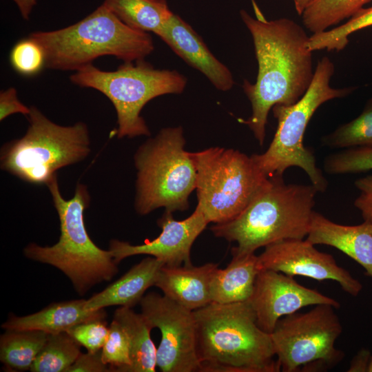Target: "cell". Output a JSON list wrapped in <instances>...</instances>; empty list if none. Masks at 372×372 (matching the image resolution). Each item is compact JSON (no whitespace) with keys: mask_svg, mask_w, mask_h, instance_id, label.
Wrapping results in <instances>:
<instances>
[{"mask_svg":"<svg viewBox=\"0 0 372 372\" xmlns=\"http://www.w3.org/2000/svg\"><path fill=\"white\" fill-rule=\"evenodd\" d=\"M240 17L251 33L258 65L256 82L243 81L251 114L241 122L262 145L272 107L296 103L310 86L315 72L312 51L307 46L309 37L305 30L290 19L253 18L243 10Z\"/></svg>","mask_w":372,"mask_h":372,"instance_id":"obj_1","label":"cell"},{"mask_svg":"<svg viewBox=\"0 0 372 372\" xmlns=\"http://www.w3.org/2000/svg\"><path fill=\"white\" fill-rule=\"evenodd\" d=\"M200 372H278L270 333L249 300L211 302L194 311Z\"/></svg>","mask_w":372,"mask_h":372,"instance_id":"obj_2","label":"cell"},{"mask_svg":"<svg viewBox=\"0 0 372 372\" xmlns=\"http://www.w3.org/2000/svg\"><path fill=\"white\" fill-rule=\"evenodd\" d=\"M318 190L311 185L288 184L282 176L267 185L232 220L210 227L214 235L237 245L231 255L254 254L260 247L307 237Z\"/></svg>","mask_w":372,"mask_h":372,"instance_id":"obj_3","label":"cell"},{"mask_svg":"<svg viewBox=\"0 0 372 372\" xmlns=\"http://www.w3.org/2000/svg\"><path fill=\"white\" fill-rule=\"evenodd\" d=\"M28 37L43 48L45 68L62 71L76 72L103 56L143 60L154 50L148 32L129 27L103 3L74 24Z\"/></svg>","mask_w":372,"mask_h":372,"instance_id":"obj_4","label":"cell"},{"mask_svg":"<svg viewBox=\"0 0 372 372\" xmlns=\"http://www.w3.org/2000/svg\"><path fill=\"white\" fill-rule=\"evenodd\" d=\"M45 185L59 216L60 237L52 246L30 242L24 247L23 254L61 271L77 293L83 296L94 285L111 280L118 273V264L111 251L99 247L87 234L84 221L91 200L87 187L77 183L74 196L66 200L61 193L57 174Z\"/></svg>","mask_w":372,"mask_h":372,"instance_id":"obj_5","label":"cell"},{"mask_svg":"<svg viewBox=\"0 0 372 372\" xmlns=\"http://www.w3.org/2000/svg\"><path fill=\"white\" fill-rule=\"evenodd\" d=\"M334 70L331 59L322 57L318 61L312 82L302 98L291 105L277 104L272 107L278 123L273 138L264 153L251 155L267 177L282 176L290 167H298L306 172L318 192L327 189V178L317 167L313 151L304 145L303 138L311 118L321 105L329 100L345 97L356 89L332 87L330 81Z\"/></svg>","mask_w":372,"mask_h":372,"instance_id":"obj_6","label":"cell"},{"mask_svg":"<svg viewBox=\"0 0 372 372\" xmlns=\"http://www.w3.org/2000/svg\"><path fill=\"white\" fill-rule=\"evenodd\" d=\"M26 118L25 134L1 148L2 170L30 184L46 185L58 170L90 155L91 141L86 123L59 125L33 105Z\"/></svg>","mask_w":372,"mask_h":372,"instance_id":"obj_7","label":"cell"},{"mask_svg":"<svg viewBox=\"0 0 372 372\" xmlns=\"http://www.w3.org/2000/svg\"><path fill=\"white\" fill-rule=\"evenodd\" d=\"M180 126L165 127L145 141L134 156L136 169L134 208L147 215L164 207L173 213L189 207L196 171Z\"/></svg>","mask_w":372,"mask_h":372,"instance_id":"obj_8","label":"cell"},{"mask_svg":"<svg viewBox=\"0 0 372 372\" xmlns=\"http://www.w3.org/2000/svg\"><path fill=\"white\" fill-rule=\"evenodd\" d=\"M70 80L100 92L111 101L116 112L118 138L149 136V127L141 115L143 107L156 97L182 93L187 83L178 71L156 69L144 59L124 62L114 71L90 64L75 72Z\"/></svg>","mask_w":372,"mask_h":372,"instance_id":"obj_9","label":"cell"},{"mask_svg":"<svg viewBox=\"0 0 372 372\" xmlns=\"http://www.w3.org/2000/svg\"><path fill=\"white\" fill-rule=\"evenodd\" d=\"M190 154L196 171V207L209 223L236 217L269 182L251 156L238 150L215 147Z\"/></svg>","mask_w":372,"mask_h":372,"instance_id":"obj_10","label":"cell"},{"mask_svg":"<svg viewBox=\"0 0 372 372\" xmlns=\"http://www.w3.org/2000/svg\"><path fill=\"white\" fill-rule=\"evenodd\" d=\"M335 309L317 304L278 320L270 336L280 371H325L343 360L344 353L335 345L342 332Z\"/></svg>","mask_w":372,"mask_h":372,"instance_id":"obj_11","label":"cell"},{"mask_svg":"<svg viewBox=\"0 0 372 372\" xmlns=\"http://www.w3.org/2000/svg\"><path fill=\"white\" fill-rule=\"evenodd\" d=\"M141 313L161 334L156 366L163 372L200 371L194 311L165 296L152 292L139 302Z\"/></svg>","mask_w":372,"mask_h":372,"instance_id":"obj_12","label":"cell"},{"mask_svg":"<svg viewBox=\"0 0 372 372\" xmlns=\"http://www.w3.org/2000/svg\"><path fill=\"white\" fill-rule=\"evenodd\" d=\"M258 256L261 269H270L289 276L308 277L318 281L337 282L347 293L357 296L362 284L333 256L315 248L307 239H288L269 245Z\"/></svg>","mask_w":372,"mask_h":372,"instance_id":"obj_13","label":"cell"},{"mask_svg":"<svg viewBox=\"0 0 372 372\" xmlns=\"http://www.w3.org/2000/svg\"><path fill=\"white\" fill-rule=\"evenodd\" d=\"M249 301L258 327L268 333L280 318L304 307L327 304L340 307L335 299L300 285L291 276L270 269L260 271Z\"/></svg>","mask_w":372,"mask_h":372,"instance_id":"obj_14","label":"cell"},{"mask_svg":"<svg viewBox=\"0 0 372 372\" xmlns=\"http://www.w3.org/2000/svg\"><path fill=\"white\" fill-rule=\"evenodd\" d=\"M208 223L197 207L191 216L183 220L174 219L172 213L165 211L157 221L161 228L157 238L136 245L113 239L110 242L109 250L116 264L129 256L146 254L169 267L192 265V247Z\"/></svg>","mask_w":372,"mask_h":372,"instance_id":"obj_15","label":"cell"},{"mask_svg":"<svg viewBox=\"0 0 372 372\" xmlns=\"http://www.w3.org/2000/svg\"><path fill=\"white\" fill-rule=\"evenodd\" d=\"M157 36L187 64L204 74L216 89L226 92L232 88L234 81L231 71L178 15L173 13Z\"/></svg>","mask_w":372,"mask_h":372,"instance_id":"obj_16","label":"cell"},{"mask_svg":"<svg viewBox=\"0 0 372 372\" xmlns=\"http://www.w3.org/2000/svg\"><path fill=\"white\" fill-rule=\"evenodd\" d=\"M306 239L314 245L338 249L360 265L372 278V223L340 225L314 211Z\"/></svg>","mask_w":372,"mask_h":372,"instance_id":"obj_17","label":"cell"},{"mask_svg":"<svg viewBox=\"0 0 372 372\" xmlns=\"http://www.w3.org/2000/svg\"><path fill=\"white\" fill-rule=\"evenodd\" d=\"M218 264L209 262L200 266L169 267L163 265L155 287L163 295L181 306L195 311L212 302L210 282Z\"/></svg>","mask_w":372,"mask_h":372,"instance_id":"obj_18","label":"cell"},{"mask_svg":"<svg viewBox=\"0 0 372 372\" xmlns=\"http://www.w3.org/2000/svg\"><path fill=\"white\" fill-rule=\"evenodd\" d=\"M86 300L77 299L50 304L41 311L25 316L10 315L1 325L5 330H37L48 334L67 332L74 326L90 320L105 319L104 309L85 308Z\"/></svg>","mask_w":372,"mask_h":372,"instance_id":"obj_19","label":"cell"},{"mask_svg":"<svg viewBox=\"0 0 372 372\" xmlns=\"http://www.w3.org/2000/svg\"><path fill=\"white\" fill-rule=\"evenodd\" d=\"M163 265V262L153 256L144 258L104 290L86 300L85 308L90 310L110 306L132 308L141 302L147 289L155 285Z\"/></svg>","mask_w":372,"mask_h":372,"instance_id":"obj_20","label":"cell"},{"mask_svg":"<svg viewBox=\"0 0 372 372\" xmlns=\"http://www.w3.org/2000/svg\"><path fill=\"white\" fill-rule=\"evenodd\" d=\"M260 270L258 256L254 253L232 255L227 267H218L212 275L210 282L211 302L227 304L249 300Z\"/></svg>","mask_w":372,"mask_h":372,"instance_id":"obj_21","label":"cell"},{"mask_svg":"<svg viewBox=\"0 0 372 372\" xmlns=\"http://www.w3.org/2000/svg\"><path fill=\"white\" fill-rule=\"evenodd\" d=\"M123 328L130 343L131 365L127 372H154L156 350L150 333L152 327L141 313L121 307L113 316Z\"/></svg>","mask_w":372,"mask_h":372,"instance_id":"obj_22","label":"cell"},{"mask_svg":"<svg viewBox=\"0 0 372 372\" xmlns=\"http://www.w3.org/2000/svg\"><path fill=\"white\" fill-rule=\"evenodd\" d=\"M103 3L129 27L156 35L173 14L166 0H104Z\"/></svg>","mask_w":372,"mask_h":372,"instance_id":"obj_23","label":"cell"},{"mask_svg":"<svg viewBox=\"0 0 372 372\" xmlns=\"http://www.w3.org/2000/svg\"><path fill=\"white\" fill-rule=\"evenodd\" d=\"M48 334L37 330H6L0 338V360L12 371L30 370Z\"/></svg>","mask_w":372,"mask_h":372,"instance_id":"obj_24","label":"cell"},{"mask_svg":"<svg viewBox=\"0 0 372 372\" xmlns=\"http://www.w3.org/2000/svg\"><path fill=\"white\" fill-rule=\"evenodd\" d=\"M372 0H316L302 14L305 28L313 34L327 30L351 18Z\"/></svg>","mask_w":372,"mask_h":372,"instance_id":"obj_25","label":"cell"},{"mask_svg":"<svg viewBox=\"0 0 372 372\" xmlns=\"http://www.w3.org/2000/svg\"><path fill=\"white\" fill-rule=\"evenodd\" d=\"M81 353V345L67 332L48 334L30 371L66 372Z\"/></svg>","mask_w":372,"mask_h":372,"instance_id":"obj_26","label":"cell"},{"mask_svg":"<svg viewBox=\"0 0 372 372\" xmlns=\"http://www.w3.org/2000/svg\"><path fill=\"white\" fill-rule=\"evenodd\" d=\"M321 142L331 149L372 147V97L366 102L358 117L324 136Z\"/></svg>","mask_w":372,"mask_h":372,"instance_id":"obj_27","label":"cell"},{"mask_svg":"<svg viewBox=\"0 0 372 372\" xmlns=\"http://www.w3.org/2000/svg\"><path fill=\"white\" fill-rule=\"evenodd\" d=\"M372 25V6L362 8L346 23L330 30L313 34L307 46L312 52L326 49L339 52L349 43L351 34Z\"/></svg>","mask_w":372,"mask_h":372,"instance_id":"obj_28","label":"cell"},{"mask_svg":"<svg viewBox=\"0 0 372 372\" xmlns=\"http://www.w3.org/2000/svg\"><path fill=\"white\" fill-rule=\"evenodd\" d=\"M324 169L329 174H344L372 170V147H353L327 156Z\"/></svg>","mask_w":372,"mask_h":372,"instance_id":"obj_29","label":"cell"},{"mask_svg":"<svg viewBox=\"0 0 372 372\" xmlns=\"http://www.w3.org/2000/svg\"><path fill=\"white\" fill-rule=\"evenodd\" d=\"M14 71L24 76H32L45 68V55L42 46L30 37L17 42L9 55Z\"/></svg>","mask_w":372,"mask_h":372,"instance_id":"obj_30","label":"cell"},{"mask_svg":"<svg viewBox=\"0 0 372 372\" xmlns=\"http://www.w3.org/2000/svg\"><path fill=\"white\" fill-rule=\"evenodd\" d=\"M107 339L101 349V357L112 371L127 372L130 365V343L122 326L114 319L110 326Z\"/></svg>","mask_w":372,"mask_h":372,"instance_id":"obj_31","label":"cell"},{"mask_svg":"<svg viewBox=\"0 0 372 372\" xmlns=\"http://www.w3.org/2000/svg\"><path fill=\"white\" fill-rule=\"evenodd\" d=\"M105 319L93 320L78 324L67 333L89 352L101 351L110 332Z\"/></svg>","mask_w":372,"mask_h":372,"instance_id":"obj_32","label":"cell"},{"mask_svg":"<svg viewBox=\"0 0 372 372\" xmlns=\"http://www.w3.org/2000/svg\"><path fill=\"white\" fill-rule=\"evenodd\" d=\"M360 195L354 201V206L360 210L364 222L372 223V174L355 181Z\"/></svg>","mask_w":372,"mask_h":372,"instance_id":"obj_33","label":"cell"},{"mask_svg":"<svg viewBox=\"0 0 372 372\" xmlns=\"http://www.w3.org/2000/svg\"><path fill=\"white\" fill-rule=\"evenodd\" d=\"M30 112V107L23 104L17 96V89L10 87L0 92V121L14 114H21L27 116Z\"/></svg>","mask_w":372,"mask_h":372,"instance_id":"obj_34","label":"cell"},{"mask_svg":"<svg viewBox=\"0 0 372 372\" xmlns=\"http://www.w3.org/2000/svg\"><path fill=\"white\" fill-rule=\"evenodd\" d=\"M76 371L109 372L112 371L110 366L103 361L101 350L96 352L81 353L66 372Z\"/></svg>","mask_w":372,"mask_h":372,"instance_id":"obj_35","label":"cell"},{"mask_svg":"<svg viewBox=\"0 0 372 372\" xmlns=\"http://www.w3.org/2000/svg\"><path fill=\"white\" fill-rule=\"evenodd\" d=\"M371 358L369 352L362 349L353 358L348 371H367Z\"/></svg>","mask_w":372,"mask_h":372,"instance_id":"obj_36","label":"cell"},{"mask_svg":"<svg viewBox=\"0 0 372 372\" xmlns=\"http://www.w3.org/2000/svg\"><path fill=\"white\" fill-rule=\"evenodd\" d=\"M17 6L20 14L24 20H29L37 0H12Z\"/></svg>","mask_w":372,"mask_h":372,"instance_id":"obj_37","label":"cell"},{"mask_svg":"<svg viewBox=\"0 0 372 372\" xmlns=\"http://www.w3.org/2000/svg\"><path fill=\"white\" fill-rule=\"evenodd\" d=\"M316 0H293L295 9L299 15H302L305 9Z\"/></svg>","mask_w":372,"mask_h":372,"instance_id":"obj_38","label":"cell"},{"mask_svg":"<svg viewBox=\"0 0 372 372\" xmlns=\"http://www.w3.org/2000/svg\"><path fill=\"white\" fill-rule=\"evenodd\" d=\"M367 371L372 372V357L371 358Z\"/></svg>","mask_w":372,"mask_h":372,"instance_id":"obj_39","label":"cell"}]
</instances>
